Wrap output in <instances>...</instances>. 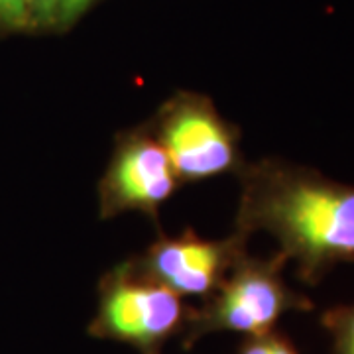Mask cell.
<instances>
[{
    "instance_id": "3",
    "label": "cell",
    "mask_w": 354,
    "mask_h": 354,
    "mask_svg": "<svg viewBox=\"0 0 354 354\" xmlns=\"http://www.w3.org/2000/svg\"><path fill=\"white\" fill-rule=\"evenodd\" d=\"M167 153L181 183L239 174L246 160L241 128L218 113L211 97L176 91L146 122Z\"/></svg>"
},
{
    "instance_id": "6",
    "label": "cell",
    "mask_w": 354,
    "mask_h": 354,
    "mask_svg": "<svg viewBox=\"0 0 354 354\" xmlns=\"http://www.w3.org/2000/svg\"><path fill=\"white\" fill-rule=\"evenodd\" d=\"M248 236L232 230L227 239H203L193 228L177 236L158 239L128 266L144 278L174 291L179 297L207 299L223 283L232 266L248 252Z\"/></svg>"
},
{
    "instance_id": "2",
    "label": "cell",
    "mask_w": 354,
    "mask_h": 354,
    "mask_svg": "<svg viewBox=\"0 0 354 354\" xmlns=\"http://www.w3.org/2000/svg\"><path fill=\"white\" fill-rule=\"evenodd\" d=\"M286 264L281 252L268 258L242 254L223 283L199 307L187 311L181 330L183 348H193L215 333L264 335L274 330L286 313L313 309L304 293L288 286Z\"/></svg>"
},
{
    "instance_id": "1",
    "label": "cell",
    "mask_w": 354,
    "mask_h": 354,
    "mask_svg": "<svg viewBox=\"0 0 354 354\" xmlns=\"http://www.w3.org/2000/svg\"><path fill=\"white\" fill-rule=\"evenodd\" d=\"M234 230L268 232L304 283L354 262V185L281 158L244 164Z\"/></svg>"
},
{
    "instance_id": "5",
    "label": "cell",
    "mask_w": 354,
    "mask_h": 354,
    "mask_svg": "<svg viewBox=\"0 0 354 354\" xmlns=\"http://www.w3.org/2000/svg\"><path fill=\"white\" fill-rule=\"evenodd\" d=\"M181 185L162 144L144 122L114 138L113 153L97 185L99 216L106 221L140 213L158 223L162 205Z\"/></svg>"
},
{
    "instance_id": "8",
    "label": "cell",
    "mask_w": 354,
    "mask_h": 354,
    "mask_svg": "<svg viewBox=\"0 0 354 354\" xmlns=\"http://www.w3.org/2000/svg\"><path fill=\"white\" fill-rule=\"evenodd\" d=\"M321 325L329 333L333 354H354V304L327 309Z\"/></svg>"
},
{
    "instance_id": "9",
    "label": "cell",
    "mask_w": 354,
    "mask_h": 354,
    "mask_svg": "<svg viewBox=\"0 0 354 354\" xmlns=\"http://www.w3.org/2000/svg\"><path fill=\"white\" fill-rule=\"evenodd\" d=\"M239 354H299L297 348L293 346V342L276 330H270L264 335H256V337H246V341L242 342Z\"/></svg>"
},
{
    "instance_id": "4",
    "label": "cell",
    "mask_w": 354,
    "mask_h": 354,
    "mask_svg": "<svg viewBox=\"0 0 354 354\" xmlns=\"http://www.w3.org/2000/svg\"><path fill=\"white\" fill-rule=\"evenodd\" d=\"M187 311L179 295L136 274L124 260L99 281L97 311L87 330L95 339L122 342L140 354H162L165 342L183 330Z\"/></svg>"
},
{
    "instance_id": "7",
    "label": "cell",
    "mask_w": 354,
    "mask_h": 354,
    "mask_svg": "<svg viewBox=\"0 0 354 354\" xmlns=\"http://www.w3.org/2000/svg\"><path fill=\"white\" fill-rule=\"evenodd\" d=\"M95 0H28L30 30H67Z\"/></svg>"
}]
</instances>
